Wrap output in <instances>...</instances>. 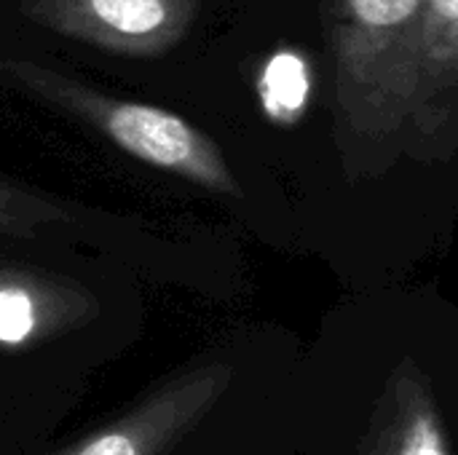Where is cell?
Masks as SVG:
<instances>
[{"mask_svg": "<svg viewBox=\"0 0 458 455\" xmlns=\"http://www.w3.org/2000/svg\"><path fill=\"white\" fill-rule=\"evenodd\" d=\"M263 113L276 123H293L301 118L309 91H311V72L306 70L303 59L293 51L274 54L260 72L258 80Z\"/></svg>", "mask_w": 458, "mask_h": 455, "instance_id": "obj_8", "label": "cell"}, {"mask_svg": "<svg viewBox=\"0 0 458 455\" xmlns=\"http://www.w3.org/2000/svg\"><path fill=\"white\" fill-rule=\"evenodd\" d=\"M56 303L40 282L19 274H0V346L19 349L38 343L54 324Z\"/></svg>", "mask_w": 458, "mask_h": 455, "instance_id": "obj_7", "label": "cell"}, {"mask_svg": "<svg viewBox=\"0 0 458 455\" xmlns=\"http://www.w3.org/2000/svg\"><path fill=\"white\" fill-rule=\"evenodd\" d=\"M416 142L440 145L458 129V0H419Z\"/></svg>", "mask_w": 458, "mask_h": 455, "instance_id": "obj_5", "label": "cell"}, {"mask_svg": "<svg viewBox=\"0 0 458 455\" xmlns=\"http://www.w3.org/2000/svg\"><path fill=\"white\" fill-rule=\"evenodd\" d=\"M362 455H451L432 389L411 362L392 373Z\"/></svg>", "mask_w": 458, "mask_h": 455, "instance_id": "obj_6", "label": "cell"}, {"mask_svg": "<svg viewBox=\"0 0 458 455\" xmlns=\"http://www.w3.org/2000/svg\"><path fill=\"white\" fill-rule=\"evenodd\" d=\"M0 67L32 94L46 97L48 102L86 121L131 158L220 196L242 193L215 139L182 115L156 105L102 94L72 80L70 75H59L27 59H5Z\"/></svg>", "mask_w": 458, "mask_h": 455, "instance_id": "obj_2", "label": "cell"}, {"mask_svg": "<svg viewBox=\"0 0 458 455\" xmlns=\"http://www.w3.org/2000/svg\"><path fill=\"white\" fill-rule=\"evenodd\" d=\"M333 107L346 145H381L411 126L419 0H322Z\"/></svg>", "mask_w": 458, "mask_h": 455, "instance_id": "obj_1", "label": "cell"}, {"mask_svg": "<svg viewBox=\"0 0 458 455\" xmlns=\"http://www.w3.org/2000/svg\"><path fill=\"white\" fill-rule=\"evenodd\" d=\"M40 27L123 56H161L199 13V0H27Z\"/></svg>", "mask_w": 458, "mask_h": 455, "instance_id": "obj_4", "label": "cell"}, {"mask_svg": "<svg viewBox=\"0 0 458 455\" xmlns=\"http://www.w3.org/2000/svg\"><path fill=\"white\" fill-rule=\"evenodd\" d=\"M231 378L228 362L191 367L161 383L126 416L51 455H164L225 397Z\"/></svg>", "mask_w": 458, "mask_h": 455, "instance_id": "obj_3", "label": "cell"}, {"mask_svg": "<svg viewBox=\"0 0 458 455\" xmlns=\"http://www.w3.org/2000/svg\"><path fill=\"white\" fill-rule=\"evenodd\" d=\"M43 217H59V209L38 204L32 198H24L11 185L0 182V231L19 233V231H27L32 223H38Z\"/></svg>", "mask_w": 458, "mask_h": 455, "instance_id": "obj_9", "label": "cell"}]
</instances>
